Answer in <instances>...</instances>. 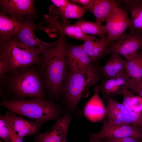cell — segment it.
Returning a JSON list of instances; mask_svg holds the SVG:
<instances>
[{
    "instance_id": "obj_1",
    "label": "cell",
    "mask_w": 142,
    "mask_h": 142,
    "mask_svg": "<svg viewBox=\"0 0 142 142\" xmlns=\"http://www.w3.org/2000/svg\"><path fill=\"white\" fill-rule=\"evenodd\" d=\"M100 67L99 63L95 64L80 71L68 70L65 75L60 98L67 112L77 118H80L81 115L80 111L77 108L80 100L87 97L90 87L97 84L103 78Z\"/></svg>"
},
{
    "instance_id": "obj_2",
    "label": "cell",
    "mask_w": 142,
    "mask_h": 142,
    "mask_svg": "<svg viewBox=\"0 0 142 142\" xmlns=\"http://www.w3.org/2000/svg\"><path fill=\"white\" fill-rule=\"evenodd\" d=\"M54 45L42 55L38 69L45 89L57 100L65 75L68 70L65 50V36L59 33Z\"/></svg>"
},
{
    "instance_id": "obj_3",
    "label": "cell",
    "mask_w": 142,
    "mask_h": 142,
    "mask_svg": "<svg viewBox=\"0 0 142 142\" xmlns=\"http://www.w3.org/2000/svg\"><path fill=\"white\" fill-rule=\"evenodd\" d=\"M1 106L11 112L30 118L40 126L44 123L58 119L64 112L54 102L52 97L49 100L41 98L29 100H5Z\"/></svg>"
},
{
    "instance_id": "obj_4",
    "label": "cell",
    "mask_w": 142,
    "mask_h": 142,
    "mask_svg": "<svg viewBox=\"0 0 142 142\" xmlns=\"http://www.w3.org/2000/svg\"><path fill=\"white\" fill-rule=\"evenodd\" d=\"M33 65L19 69L6 75L2 84L18 98H44L45 89L38 69Z\"/></svg>"
},
{
    "instance_id": "obj_5",
    "label": "cell",
    "mask_w": 142,
    "mask_h": 142,
    "mask_svg": "<svg viewBox=\"0 0 142 142\" xmlns=\"http://www.w3.org/2000/svg\"><path fill=\"white\" fill-rule=\"evenodd\" d=\"M0 56L6 61L9 74L24 67L39 64L41 57L23 44L12 38L0 44Z\"/></svg>"
},
{
    "instance_id": "obj_6",
    "label": "cell",
    "mask_w": 142,
    "mask_h": 142,
    "mask_svg": "<svg viewBox=\"0 0 142 142\" xmlns=\"http://www.w3.org/2000/svg\"><path fill=\"white\" fill-rule=\"evenodd\" d=\"M35 18L27 16L21 21L22 27L18 33L13 38L25 44L38 55H42L54 45L55 41L49 43L39 39L34 33L36 26Z\"/></svg>"
},
{
    "instance_id": "obj_7",
    "label": "cell",
    "mask_w": 142,
    "mask_h": 142,
    "mask_svg": "<svg viewBox=\"0 0 142 142\" xmlns=\"http://www.w3.org/2000/svg\"><path fill=\"white\" fill-rule=\"evenodd\" d=\"M107 32L106 38L111 43L117 41L124 33L130 24L127 11L115 7L105 20Z\"/></svg>"
},
{
    "instance_id": "obj_8",
    "label": "cell",
    "mask_w": 142,
    "mask_h": 142,
    "mask_svg": "<svg viewBox=\"0 0 142 142\" xmlns=\"http://www.w3.org/2000/svg\"><path fill=\"white\" fill-rule=\"evenodd\" d=\"M35 0H0V12L21 21L27 16L35 18L38 16L34 7Z\"/></svg>"
},
{
    "instance_id": "obj_9",
    "label": "cell",
    "mask_w": 142,
    "mask_h": 142,
    "mask_svg": "<svg viewBox=\"0 0 142 142\" xmlns=\"http://www.w3.org/2000/svg\"><path fill=\"white\" fill-rule=\"evenodd\" d=\"M140 49H142V35L125 33L110 44L108 51L109 53H115L126 59Z\"/></svg>"
},
{
    "instance_id": "obj_10",
    "label": "cell",
    "mask_w": 142,
    "mask_h": 142,
    "mask_svg": "<svg viewBox=\"0 0 142 142\" xmlns=\"http://www.w3.org/2000/svg\"><path fill=\"white\" fill-rule=\"evenodd\" d=\"M71 114L66 112L54 126L45 133L37 135L36 142H67L68 128L71 120Z\"/></svg>"
},
{
    "instance_id": "obj_11",
    "label": "cell",
    "mask_w": 142,
    "mask_h": 142,
    "mask_svg": "<svg viewBox=\"0 0 142 142\" xmlns=\"http://www.w3.org/2000/svg\"><path fill=\"white\" fill-rule=\"evenodd\" d=\"M65 54L68 70L72 71L84 70L94 64L82 44L74 45L67 43Z\"/></svg>"
},
{
    "instance_id": "obj_12",
    "label": "cell",
    "mask_w": 142,
    "mask_h": 142,
    "mask_svg": "<svg viewBox=\"0 0 142 142\" xmlns=\"http://www.w3.org/2000/svg\"><path fill=\"white\" fill-rule=\"evenodd\" d=\"M105 116L108 124L115 125H132L130 113L127 108L112 97L106 100Z\"/></svg>"
},
{
    "instance_id": "obj_13",
    "label": "cell",
    "mask_w": 142,
    "mask_h": 142,
    "mask_svg": "<svg viewBox=\"0 0 142 142\" xmlns=\"http://www.w3.org/2000/svg\"><path fill=\"white\" fill-rule=\"evenodd\" d=\"M84 41L82 47L94 64L100 63L109 54V48L112 43L106 38L99 39L92 35L87 34Z\"/></svg>"
},
{
    "instance_id": "obj_14",
    "label": "cell",
    "mask_w": 142,
    "mask_h": 142,
    "mask_svg": "<svg viewBox=\"0 0 142 142\" xmlns=\"http://www.w3.org/2000/svg\"><path fill=\"white\" fill-rule=\"evenodd\" d=\"M96 134L99 139L129 137L139 138L142 137V131L140 128L132 125H111L105 121H104L100 131Z\"/></svg>"
},
{
    "instance_id": "obj_15",
    "label": "cell",
    "mask_w": 142,
    "mask_h": 142,
    "mask_svg": "<svg viewBox=\"0 0 142 142\" xmlns=\"http://www.w3.org/2000/svg\"><path fill=\"white\" fill-rule=\"evenodd\" d=\"M129 79L125 71L114 78H103L100 83L98 84L99 93L106 100L117 95H121L123 86Z\"/></svg>"
},
{
    "instance_id": "obj_16",
    "label": "cell",
    "mask_w": 142,
    "mask_h": 142,
    "mask_svg": "<svg viewBox=\"0 0 142 142\" xmlns=\"http://www.w3.org/2000/svg\"><path fill=\"white\" fill-rule=\"evenodd\" d=\"M94 93L86 104L84 109L85 116L93 122L99 121L105 116L106 106L101 98L98 84L94 88Z\"/></svg>"
},
{
    "instance_id": "obj_17",
    "label": "cell",
    "mask_w": 142,
    "mask_h": 142,
    "mask_svg": "<svg viewBox=\"0 0 142 142\" xmlns=\"http://www.w3.org/2000/svg\"><path fill=\"white\" fill-rule=\"evenodd\" d=\"M22 25L20 21L0 12V44L12 38L19 32Z\"/></svg>"
},
{
    "instance_id": "obj_18",
    "label": "cell",
    "mask_w": 142,
    "mask_h": 142,
    "mask_svg": "<svg viewBox=\"0 0 142 142\" xmlns=\"http://www.w3.org/2000/svg\"><path fill=\"white\" fill-rule=\"evenodd\" d=\"M49 15L57 19L60 17L63 23L69 19H82L87 10L82 6L73 2H69L64 8L60 9L53 4L49 8Z\"/></svg>"
},
{
    "instance_id": "obj_19",
    "label": "cell",
    "mask_w": 142,
    "mask_h": 142,
    "mask_svg": "<svg viewBox=\"0 0 142 142\" xmlns=\"http://www.w3.org/2000/svg\"><path fill=\"white\" fill-rule=\"evenodd\" d=\"M109 58L105 64L100 67L103 78L111 79L117 77L125 71L127 61L122 58L119 54L114 53H110Z\"/></svg>"
},
{
    "instance_id": "obj_20",
    "label": "cell",
    "mask_w": 142,
    "mask_h": 142,
    "mask_svg": "<svg viewBox=\"0 0 142 142\" xmlns=\"http://www.w3.org/2000/svg\"><path fill=\"white\" fill-rule=\"evenodd\" d=\"M45 20L50 27L61 33L75 39L84 40L87 34L84 33L79 27L75 24L72 25L60 22L49 14L45 16Z\"/></svg>"
},
{
    "instance_id": "obj_21",
    "label": "cell",
    "mask_w": 142,
    "mask_h": 142,
    "mask_svg": "<svg viewBox=\"0 0 142 142\" xmlns=\"http://www.w3.org/2000/svg\"><path fill=\"white\" fill-rule=\"evenodd\" d=\"M131 15L129 27L130 33L142 35V0H123Z\"/></svg>"
},
{
    "instance_id": "obj_22",
    "label": "cell",
    "mask_w": 142,
    "mask_h": 142,
    "mask_svg": "<svg viewBox=\"0 0 142 142\" xmlns=\"http://www.w3.org/2000/svg\"><path fill=\"white\" fill-rule=\"evenodd\" d=\"M117 1L112 0H93L89 10L94 16L96 22L102 24L113 9L118 6Z\"/></svg>"
},
{
    "instance_id": "obj_23",
    "label": "cell",
    "mask_w": 142,
    "mask_h": 142,
    "mask_svg": "<svg viewBox=\"0 0 142 142\" xmlns=\"http://www.w3.org/2000/svg\"><path fill=\"white\" fill-rule=\"evenodd\" d=\"M6 114L11 120L19 136L23 138L35 134L37 131L39 126L35 122L26 120L11 111L7 112Z\"/></svg>"
},
{
    "instance_id": "obj_24",
    "label": "cell",
    "mask_w": 142,
    "mask_h": 142,
    "mask_svg": "<svg viewBox=\"0 0 142 142\" xmlns=\"http://www.w3.org/2000/svg\"><path fill=\"white\" fill-rule=\"evenodd\" d=\"M126 60L125 71L128 76L130 79H142V51H138Z\"/></svg>"
},
{
    "instance_id": "obj_25",
    "label": "cell",
    "mask_w": 142,
    "mask_h": 142,
    "mask_svg": "<svg viewBox=\"0 0 142 142\" xmlns=\"http://www.w3.org/2000/svg\"><path fill=\"white\" fill-rule=\"evenodd\" d=\"M75 24L78 26L85 34L97 36L100 39L106 38L107 32L105 25L86 21L83 19L78 21Z\"/></svg>"
},
{
    "instance_id": "obj_26",
    "label": "cell",
    "mask_w": 142,
    "mask_h": 142,
    "mask_svg": "<svg viewBox=\"0 0 142 142\" xmlns=\"http://www.w3.org/2000/svg\"><path fill=\"white\" fill-rule=\"evenodd\" d=\"M17 135L14 125L9 117L6 114L0 117V136L4 142H11Z\"/></svg>"
},
{
    "instance_id": "obj_27",
    "label": "cell",
    "mask_w": 142,
    "mask_h": 142,
    "mask_svg": "<svg viewBox=\"0 0 142 142\" xmlns=\"http://www.w3.org/2000/svg\"><path fill=\"white\" fill-rule=\"evenodd\" d=\"M125 85L128 89L142 97V79H129Z\"/></svg>"
},
{
    "instance_id": "obj_28",
    "label": "cell",
    "mask_w": 142,
    "mask_h": 142,
    "mask_svg": "<svg viewBox=\"0 0 142 142\" xmlns=\"http://www.w3.org/2000/svg\"><path fill=\"white\" fill-rule=\"evenodd\" d=\"M138 138L129 137L122 138H110L100 139L103 142H140Z\"/></svg>"
},
{
    "instance_id": "obj_29",
    "label": "cell",
    "mask_w": 142,
    "mask_h": 142,
    "mask_svg": "<svg viewBox=\"0 0 142 142\" xmlns=\"http://www.w3.org/2000/svg\"><path fill=\"white\" fill-rule=\"evenodd\" d=\"M9 73V69L7 63L4 59L0 56V79L2 84L5 78V74Z\"/></svg>"
},
{
    "instance_id": "obj_30",
    "label": "cell",
    "mask_w": 142,
    "mask_h": 142,
    "mask_svg": "<svg viewBox=\"0 0 142 142\" xmlns=\"http://www.w3.org/2000/svg\"><path fill=\"white\" fill-rule=\"evenodd\" d=\"M69 1L82 5L83 7L87 10H89L92 5L93 0H69Z\"/></svg>"
},
{
    "instance_id": "obj_31",
    "label": "cell",
    "mask_w": 142,
    "mask_h": 142,
    "mask_svg": "<svg viewBox=\"0 0 142 142\" xmlns=\"http://www.w3.org/2000/svg\"><path fill=\"white\" fill-rule=\"evenodd\" d=\"M50 1L57 8L62 9L65 7L70 2L66 0H51Z\"/></svg>"
},
{
    "instance_id": "obj_32",
    "label": "cell",
    "mask_w": 142,
    "mask_h": 142,
    "mask_svg": "<svg viewBox=\"0 0 142 142\" xmlns=\"http://www.w3.org/2000/svg\"><path fill=\"white\" fill-rule=\"evenodd\" d=\"M89 142H99V139L97 137L96 133L90 132L89 135Z\"/></svg>"
},
{
    "instance_id": "obj_33",
    "label": "cell",
    "mask_w": 142,
    "mask_h": 142,
    "mask_svg": "<svg viewBox=\"0 0 142 142\" xmlns=\"http://www.w3.org/2000/svg\"><path fill=\"white\" fill-rule=\"evenodd\" d=\"M11 142H23L22 138L17 135L12 139Z\"/></svg>"
},
{
    "instance_id": "obj_34",
    "label": "cell",
    "mask_w": 142,
    "mask_h": 142,
    "mask_svg": "<svg viewBox=\"0 0 142 142\" xmlns=\"http://www.w3.org/2000/svg\"><path fill=\"white\" fill-rule=\"evenodd\" d=\"M99 142H103L100 139H99Z\"/></svg>"
},
{
    "instance_id": "obj_35",
    "label": "cell",
    "mask_w": 142,
    "mask_h": 142,
    "mask_svg": "<svg viewBox=\"0 0 142 142\" xmlns=\"http://www.w3.org/2000/svg\"><path fill=\"white\" fill-rule=\"evenodd\" d=\"M141 131H142V128H141Z\"/></svg>"
},
{
    "instance_id": "obj_36",
    "label": "cell",
    "mask_w": 142,
    "mask_h": 142,
    "mask_svg": "<svg viewBox=\"0 0 142 142\" xmlns=\"http://www.w3.org/2000/svg\"><path fill=\"white\" fill-rule=\"evenodd\" d=\"M141 142H142V141H141Z\"/></svg>"
},
{
    "instance_id": "obj_37",
    "label": "cell",
    "mask_w": 142,
    "mask_h": 142,
    "mask_svg": "<svg viewBox=\"0 0 142 142\" xmlns=\"http://www.w3.org/2000/svg\"></svg>"
}]
</instances>
